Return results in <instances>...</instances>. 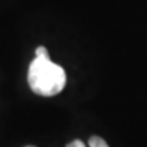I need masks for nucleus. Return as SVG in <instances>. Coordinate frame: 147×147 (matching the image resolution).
<instances>
[{
	"label": "nucleus",
	"instance_id": "3",
	"mask_svg": "<svg viewBox=\"0 0 147 147\" xmlns=\"http://www.w3.org/2000/svg\"><path fill=\"white\" fill-rule=\"evenodd\" d=\"M35 56L38 59H50V54H48V50L45 47H38L36 51H35Z\"/></svg>",
	"mask_w": 147,
	"mask_h": 147
},
{
	"label": "nucleus",
	"instance_id": "2",
	"mask_svg": "<svg viewBox=\"0 0 147 147\" xmlns=\"http://www.w3.org/2000/svg\"><path fill=\"white\" fill-rule=\"evenodd\" d=\"M89 146H90V147H110L108 144H107L105 140L101 138V137H90Z\"/></svg>",
	"mask_w": 147,
	"mask_h": 147
},
{
	"label": "nucleus",
	"instance_id": "4",
	"mask_svg": "<svg viewBox=\"0 0 147 147\" xmlns=\"http://www.w3.org/2000/svg\"><path fill=\"white\" fill-rule=\"evenodd\" d=\"M66 147H86V144L81 141V140H74V141L69 143Z\"/></svg>",
	"mask_w": 147,
	"mask_h": 147
},
{
	"label": "nucleus",
	"instance_id": "5",
	"mask_svg": "<svg viewBox=\"0 0 147 147\" xmlns=\"http://www.w3.org/2000/svg\"><path fill=\"white\" fill-rule=\"evenodd\" d=\"M26 147H35V146H26Z\"/></svg>",
	"mask_w": 147,
	"mask_h": 147
},
{
	"label": "nucleus",
	"instance_id": "1",
	"mask_svg": "<svg viewBox=\"0 0 147 147\" xmlns=\"http://www.w3.org/2000/svg\"><path fill=\"white\" fill-rule=\"evenodd\" d=\"M27 81L33 93L39 96H56L65 89L66 74L62 66L51 62V59H38L30 63Z\"/></svg>",
	"mask_w": 147,
	"mask_h": 147
}]
</instances>
